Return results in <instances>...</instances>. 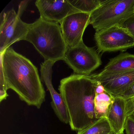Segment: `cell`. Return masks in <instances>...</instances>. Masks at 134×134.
<instances>
[{
    "label": "cell",
    "instance_id": "1",
    "mask_svg": "<svg viewBox=\"0 0 134 134\" xmlns=\"http://www.w3.org/2000/svg\"><path fill=\"white\" fill-rule=\"evenodd\" d=\"M7 90L15 92L28 105L39 109L45 101L46 92L37 67L28 58L11 47L0 54Z\"/></svg>",
    "mask_w": 134,
    "mask_h": 134
},
{
    "label": "cell",
    "instance_id": "2",
    "mask_svg": "<svg viewBox=\"0 0 134 134\" xmlns=\"http://www.w3.org/2000/svg\"><path fill=\"white\" fill-rule=\"evenodd\" d=\"M96 82L89 75L73 74L61 80L58 90L72 131H80L98 120L94 100Z\"/></svg>",
    "mask_w": 134,
    "mask_h": 134
},
{
    "label": "cell",
    "instance_id": "3",
    "mask_svg": "<svg viewBox=\"0 0 134 134\" xmlns=\"http://www.w3.org/2000/svg\"><path fill=\"white\" fill-rule=\"evenodd\" d=\"M25 41L33 44L44 61L55 63L64 60L67 47L59 23L46 21L40 17L29 24Z\"/></svg>",
    "mask_w": 134,
    "mask_h": 134
},
{
    "label": "cell",
    "instance_id": "4",
    "mask_svg": "<svg viewBox=\"0 0 134 134\" xmlns=\"http://www.w3.org/2000/svg\"><path fill=\"white\" fill-rule=\"evenodd\" d=\"M134 14V0H105L91 14L90 25L96 31L120 23Z\"/></svg>",
    "mask_w": 134,
    "mask_h": 134
},
{
    "label": "cell",
    "instance_id": "5",
    "mask_svg": "<svg viewBox=\"0 0 134 134\" xmlns=\"http://www.w3.org/2000/svg\"><path fill=\"white\" fill-rule=\"evenodd\" d=\"M29 1H22L18 12L14 8L1 14L0 54L14 43L25 41L29 30V24L21 19V16Z\"/></svg>",
    "mask_w": 134,
    "mask_h": 134
},
{
    "label": "cell",
    "instance_id": "6",
    "mask_svg": "<svg viewBox=\"0 0 134 134\" xmlns=\"http://www.w3.org/2000/svg\"><path fill=\"white\" fill-rule=\"evenodd\" d=\"M63 61L74 73L83 75H91L102 63L97 51L83 41L76 47H67Z\"/></svg>",
    "mask_w": 134,
    "mask_h": 134
},
{
    "label": "cell",
    "instance_id": "7",
    "mask_svg": "<svg viewBox=\"0 0 134 134\" xmlns=\"http://www.w3.org/2000/svg\"><path fill=\"white\" fill-rule=\"evenodd\" d=\"M99 52L125 51L134 47V39L121 26L116 25L96 31L94 36Z\"/></svg>",
    "mask_w": 134,
    "mask_h": 134
},
{
    "label": "cell",
    "instance_id": "8",
    "mask_svg": "<svg viewBox=\"0 0 134 134\" xmlns=\"http://www.w3.org/2000/svg\"><path fill=\"white\" fill-rule=\"evenodd\" d=\"M91 14L76 12L66 17L60 24L67 47H76L83 42L84 33L90 25Z\"/></svg>",
    "mask_w": 134,
    "mask_h": 134
},
{
    "label": "cell",
    "instance_id": "9",
    "mask_svg": "<svg viewBox=\"0 0 134 134\" xmlns=\"http://www.w3.org/2000/svg\"><path fill=\"white\" fill-rule=\"evenodd\" d=\"M35 4L41 18L59 24L69 15L80 12L70 3L69 0H37Z\"/></svg>",
    "mask_w": 134,
    "mask_h": 134
},
{
    "label": "cell",
    "instance_id": "10",
    "mask_svg": "<svg viewBox=\"0 0 134 134\" xmlns=\"http://www.w3.org/2000/svg\"><path fill=\"white\" fill-rule=\"evenodd\" d=\"M90 76L114 97H119L134 83V70L102 76L97 74Z\"/></svg>",
    "mask_w": 134,
    "mask_h": 134
},
{
    "label": "cell",
    "instance_id": "11",
    "mask_svg": "<svg viewBox=\"0 0 134 134\" xmlns=\"http://www.w3.org/2000/svg\"><path fill=\"white\" fill-rule=\"evenodd\" d=\"M55 63L50 61H44L41 65V79L51 94V105L56 116L63 123L69 124L67 110L62 97L54 88L52 83V67Z\"/></svg>",
    "mask_w": 134,
    "mask_h": 134
},
{
    "label": "cell",
    "instance_id": "12",
    "mask_svg": "<svg viewBox=\"0 0 134 134\" xmlns=\"http://www.w3.org/2000/svg\"><path fill=\"white\" fill-rule=\"evenodd\" d=\"M126 99L121 97H114L106 118L115 134L124 132L127 120Z\"/></svg>",
    "mask_w": 134,
    "mask_h": 134
},
{
    "label": "cell",
    "instance_id": "13",
    "mask_svg": "<svg viewBox=\"0 0 134 134\" xmlns=\"http://www.w3.org/2000/svg\"><path fill=\"white\" fill-rule=\"evenodd\" d=\"M132 70H134V55L121 53L110 59L103 70L97 74L102 76Z\"/></svg>",
    "mask_w": 134,
    "mask_h": 134
},
{
    "label": "cell",
    "instance_id": "14",
    "mask_svg": "<svg viewBox=\"0 0 134 134\" xmlns=\"http://www.w3.org/2000/svg\"><path fill=\"white\" fill-rule=\"evenodd\" d=\"M114 99V97L106 91L100 94H96L94 104L97 119L106 117Z\"/></svg>",
    "mask_w": 134,
    "mask_h": 134
},
{
    "label": "cell",
    "instance_id": "15",
    "mask_svg": "<svg viewBox=\"0 0 134 134\" xmlns=\"http://www.w3.org/2000/svg\"><path fill=\"white\" fill-rule=\"evenodd\" d=\"M112 132L107 118L103 117L99 118L84 129L77 132V134H109Z\"/></svg>",
    "mask_w": 134,
    "mask_h": 134
},
{
    "label": "cell",
    "instance_id": "16",
    "mask_svg": "<svg viewBox=\"0 0 134 134\" xmlns=\"http://www.w3.org/2000/svg\"><path fill=\"white\" fill-rule=\"evenodd\" d=\"M70 3L80 12L91 14L102 4L100 0H69Z\"/></svg>",
    "mask_w": 134,
    "mask_h": 134
},
{
    "label": "cell",
    "instance_id": "17",
    "mask_svg": "<svg viewBox=\"0 0 134 134\" xmlns=\"http://www.w3.org/2000/svg\"><path fill=\"white\" fill-rule=\"evenodd\" d=\"M118 25L125 29L134 39V14Z\"/></svg>",
    "mask_w": 134,
    "mask_h": 134
},
{
    "label": "cell",
    "instance_id": "18",
    "mask_svg": "<svg viewBox=\"0 0 134 134\" xmlns=\"http://www.w3.org/2000/svg\"><path fill=\"white\" fill-rule=\"evenodd\" d=\"M7 86L4 75L2 69L0 68V102L7 99L9 96L7 91Z\"/></svg>",
    "mask_w": 134,
    "mask_h": 134
},
{
    "label": "cell",
    "instance_id": "19",
    "mask_svg": "<svg viewBox=\"0 0 134 134\" xmlns=\"http://www.w3.org/2000/svg\"><path fill=\"white\" fill-rule=\"evenodd\" d=\"M125 130L126 134H134V120L130 117L127 118Z\"/></svg>",
    "mask_w": 134,
    "mask_h": 134
},
{
    "label": "cell",
    "instance_id": "20",
    "mask_svg": "<svg viewBox=\"0 0 134 134\" xmlns=\"http://www.w3.org/2000/svg\"><path fill=\"white\" fill-rule=\"evenodd\" d=\"M119 97L127 100L134 97V83L123 92Z\"/></svg>",
    "mask_w": 134,
    "mask_h": 134
},
{
    "label": "cell",
    "instance_id": "21",
    "mask_svg": "<svg viewBox=\"0 0 134 134\" xmlns=\"http://www.w3.org/2000/svg\"><path fill=\"white\" fill-rule=\"evenodd\" d=\"M129 116L131 118H132L134 120V110Z\"/></svg>",
    "mask_w": 134,
    "mask_h": 134
},
{
    "label": "cell",
    "instance_id": "22",
    "mask_svg": "<svg viewBox=\"0 0 134 134\" xmlns=\"http://www.w3.org/2000/svg\"><path fill=\"white\" fill-rule=\"evenodd\" d=\"M109 134H115L113 132H111V133H109Z\"/></svg>",
    "mask_w": 134,
    "mask_h": 134
},
{
    "label": "cell",
    "instance_id": "23",
    "mask_svg": "<svg viewBox=\"0 0 134 134\" xmlns=\"http://www.w3.org/2000/svg\"><path fill=\"white\" fill-rule=\"evenodd\" d=\"M125 134L124 133V132H122V133H120V134Z\"/></svg>",
    "mask_w": 134,
    "mask_h": 134
},
{
    "label": "cell",
    "instance_id": "24",
    "mask_svg": "<svg viewBox=\"0 0 134 134\" xmlns=\"http://www.w3.org/2000/svg\"><path fill=\"white\" fill-rule=\"evenodd\" d=\"M20 134H25V133H21Z\"/></svg>",
    "mask_w": 134,
    "mask_h": 134
}]
</instances>
